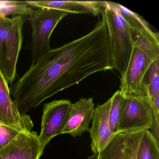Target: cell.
I'll return each instance as SVG.
<instances>
[{"label":"cell","mask_w":159,"mask_h":159,"mask_svg":"<svg viewBox=\"0 0 159 159\" xmlns=\"http://www.w3.org/2000/svg\"><path fill=\"white\" fill-rule=\"evenodd\" d=\"M25 131L0 121V150L11 143L19 134Z\"/></svg>","instance_id":"17"},{"label":"cell","mask_w":159,"mask_h":159,"mask_svg":"<svg viewBox=\"0 0 159 159\" xmlns=\"http://www.w3.org/2000/svg\"><path fill=\"white\" fill-rule=\"evenodd\" d=\"M43 149L37 133L25 131L0 150V159H40Z\"/></svg>","instance_id":"9"},{"label":"cell","mask_w":159,"mask_h":159,"mask_svg":"<svg viewBox=\"0 0 159 159\" xmlns=\"http://www.w3.org/2000/svg\"><path fill=\"white\" fill-rule=\"evenodd\" d=\"M111 98V103L109 112L110 127L111 132L113 134H115L118 132L122 100V95L120 90L116 91Z\"/></svg>","instance_id":"15"},{"label":"cell","mask_w":159,"mask_h":159,"mask_svg":"<svg viewBox=\"0 0 159 159\" xmlns=\"http://www.w3.org/2000/svg\"><path fill=\"white\" fill-rule=\"evenodd\" d=\"M153 116L149 97L122 96L117 133L149 130L153 123Z\"/></svg>","instance_id":"5"},{"label":"cell","mask_w":159,"mask_h":159,"mask_svg":"<svg viewBox=\"0 0 159 159\" xmlns=\"http://www.w3.org/2000/svg\"><path fill=\"white\" fill-rule=\"evenodd\" d=\"M94 109L93 98H81L75 103H71L56 136L69 134L76 137L89 131V125L92 121Z\"/></svg>","instance_id":"7"},{"label":"cell","mask_w":159,"mask_h":159,"mask_svg":"<svg viewBox=\"0 0 159 159\" xmlns=\"http://www.w3.org/2000/svg\"><path fill=\"white\" fill-rule=\"evenodd\" d=\"M68 13L48 8L34 9L28 19L31 27L30 44L32 63L51 49V36L59 22Z\"/></svg>","instance_id":"4"},{"label":"cell","mask_w":159,"mask_h":159,"mask_svg":"<svg viewBox=\"0 0 159 159\" xmlns=\"http://www.w3.org/2000/svg\"><path fill=\"white\" fill-rule=\"evenodd\" d=\"M101 15L106 21L113 69L123 77L131 57L134 35L129 24L122 16L115 2L107 1Z\"/></svg>","instance_id":"2"},{"label":"cell","mask_w":159,"mask_h":159,"mask_svg":"<svg viewBox=\"0 0 159 159\" xmlns=\"http://www.w3.org/2000/svg\"><path fill=\"white\" fill-rule=\"evenodd\" d=\"M159 146L149 130H146L140 142L136 159H159Z\"/></svg>","instance_id":"13"},{"label":"cell","mask_w":159,"mask_h":159,"mask_svg":"<svg viewBox=\"0 0 159 159\" xmlns=\"http://www.w3.org/2000/svg\"><path fill=\"white\" fill-rule=\"evenodd\" d=\"M66 99L55 100L44 105L39 142L43 149L56 135L64 121L71 104Z\"/></svg>","instance_id":"8"},{"label":"cell","mask_w":159,"mask_h":159,"mask_svg":"<svg viewBox=\"0 0 159 159\" xmlns=\"http://www.w3.org/2000/svg\"><path fill=\"white\" fill-rule=\"evenodd\" d=\"M33 10L26 1H0V17H7L10 15L28 16Z\"/></svg>","instance_id":"14"},{"label":"cell","mask_w":159,"mask_h":159,"mask_svg":"<svg viewBox=\"0 0 159 159\" xmlns=\"http://www.w3.org/2000/svg\"><path fill=\"white\" fill-rule=\"evenodd\" d=\"M33 9L48 8L63 11L68 13L83 14L98 16L106 8L104 1H26Z\"/></svg>","instance_id":"12"},{"label":"cell","mask_w":159,"mask_h":159,"mask_svg":"<svg viewBox=\"0 0 159 159\" xmlns=\"http://www.w3.org/2000/svg\"><path fill=\"white\" fill-rule=\"evenodd\" d=\"M147 82L151 102L159 95V59L150 66L147 73Z\"/></svg>","instance_id":"16"},{"label":"cell","mask_w":159,"mask_h":159,"mask_svg":"<svg viewBox=\"0 0 159 159\" xmlns=\"http://www.w3.org/2000/svg\"><path fill=\"white\" fill-rule=\"evenodd\" d=\"M111 103V98H110L104 104L95 107L92 127L89 130L92 139L91 148L95 155L105 148L114 135L110 127Z\"/></svg>","instance_id":"10"},{"label":"cell","mask_w":159,"mask_h":159,"mask_svg":"<svg viewBox=\"0 0 159 159\" xmlns=\"http://www.w3.org/2000/svg\"><path fill=\"white\" fill-rule=\"evenodd\" d=\"M0 121L18 127L26 131H31L33 122L27 115H21L13 102L9 83L0 70Z\"/></svg>","instance_id":"11"},{"label":"cell","mask_w":159,"mask_h":159,"mask_svg":"<svg viewBox=\"0 0 159 159\" xmlns=\"http://www.w3.org/2000/svg\"><path fill=\"white\" fill-rule=\"evenodd\" d=\"M25 20L21 16L0 17V70L9 84L14 83L23 42Z\"/></svg>","instance_id":"3"},{"label":"cell","mask_w":159,"mask_h":159,"mask_svg":"<svg viewBox=\"0 0 159 159\" xmlns=\"http://www.w3.org/2000/svg\"><path fill=\"white\" fill-rule=\"evenodd\" d=\"M134 43L126 71L121 77L122 96L149 97L147 73L159 59V35L151 28L134 32Z\"/></svg>","instance_id":"1"},{"label":"cell","mask_w":159,"mask_h":159,"mask_svg":"<svg viewBox=\"0 0 159 159\" xmlns=\"http://www.w3.org/2000/svg\"><path fill=\"white\" fill-rule=\"evenodd\" d=\"M146 130L114 134L105 148L95 155L96 159H136L139 145Z\"/></svg>","instance_id":"6"}]
</instances>
